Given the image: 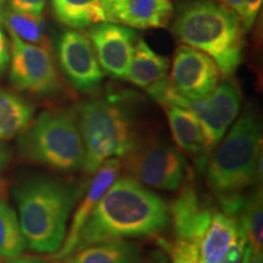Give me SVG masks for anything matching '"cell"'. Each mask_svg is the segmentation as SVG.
Listing matches in <instances>:
<instances>
[{
  "label": "cell",
  "mask_w": 263,
  "mask_h": 263,
  "mask_svg": "<svg viewBox=\"0 0 263 263\" xmlns=\"http://www.w3.org/2000/svg\"><path fill=\"white\" fill-rule=\"evenodd\" d=\"M145 263H168L166 261V258L163 257L162 255L160 254H155L153 257H150Z\"/></svg>",
  "instance_id": "obj_33"
},
{
  "label": "cell",
  "mask_w": 263,
  "mask_h": 263,
  "mask_svg": "<svg viewBox=\"0 0 263 263\" xmlns=\"http://www.w3.org/2000/svg\"><path fill=\"white\" fill-rule=\"evenodd\" d=\"M65 263H145L141 249L128 240L99 242L76 251Z\"/></svg>",
  "instance_id": "obj_19"
},
{
  "label": "cell",
  "mask_w": 263,
  "mask_h": 263,
  "mask_svg": "<svg viewBox=\"0 0 263 263\" xmlns=\"http://www.w3.org/2000/svg\"><path fill=\"white\" fill-rule=\"evenodd\" d=\"M82 188L52 177H33L12 190L26 246L38 254L54 255L67 233V222Z\"/></svg>",
  "instance_id": "obj_3"
},
{
  "label": "cell",
  "mask_w": 263,
  "mask_h": 263,
  "mask_svg": "<svg viewBox=\"0 0 263 263\" xmlns=\"http://www.w3.org/2000/svg\"><path fill=\"white\" fill-rule=\"evenodd\" d=\"M168 226V207L157 194L132 177L116 178L84 224L76 251L111 240L157 235Z\"/></svg>",
  "instance_id": "obj_1"
},
{
  "label": "cell",
  "mask_w": 263,
  "mask_h": 263,
  "mask_svg": "<svg viewBox=\"0 0 263 263\" xmlns=\"http://www.w3.org/2000/svg\"><path fill=\"white\" fill-rule=\"evenodd\" d=\"M246 244L252 251L262 252L263 250V206L262 190L257 189L248 194L241 209L236 216Z\"/></svg>",
  "instance_id": "obj_22"
},
{
  "label": "cell",
  "mask_w": 263,
  "mask_h": 263,
  "mask_svg": "<svg viewBox=\"0 0 263 263\" xmlns=\"http://www.w3.org/2000/svg\"><path fill=\"white\" fill-rule=\"evenodd\" d=\"M261 121L248 110L219 141L207 166V182L222 212L238 216L248 190L261 179Z\"/></svg>",
  "instance_id": "obj_2"
},
{
  "label": "cell",
  "mask_w": 263,
  "mask_h": 263,
  "mask_svg": "<svg viewBox=\"0 0 263 263\" xmlns=\"http://www.w3.org/2000/svg\"><path fill=\"white\" fill-rule=\"evenodd\" d=\"M24 159L64 173L83 170L84 146L74 111L49 110L20 133Z\"/></svg>",
  "instance_id": "obj_6"
},
{
  "label": "cell",
  "mask_w": 263,
  "mask_h": 263,
  "mask_svg": "<svg viewBox=\"0 0 263 263\" xmlns=\"http://www.w3.org/2000/svg\"><path fill=\"white\" fill-rule=\"evenodd\" d=\"M0 263H2V258H0Z\"/></svg>",
  "instance_id": "obj_36"
},
{
  "label": "cell",
  "mask_w": 263,
  "mask_h": 263,
  "mask_svg": "<svg viewBox=\"0 0 263 263\" xmlns=\"http://www.w3.org/2000/svg\"><path fill=\"white\" fill-rule=\"evenodd\" d=\"M221 71L209 55L199 49L180 45L174 54L170 83L180 97L200 100L219 83Z\"/></svg>",
  "instance_id": "obj_11"
},
{
  "label": "cell",
  "mask_w": 263,
  "mask_h": 263,
  "mask_svg": "<svg viewBox=\"0 0 263 263\" xmlns=\"http://www.w3.org/2000/svg\"><path fill=\"white\" fill-rule=\"evenodd\" d=\"M173 32L185 45L205 52L226 77L234 74L244 54V28L234 12L211 0L182 5Z\"/></svg>",
  "instance_id": "obj_5"
},
{
  "label": "cell",
  "mask_w": 263,
  "mask_h": 263,
  "mask_svg": "<svg viewBox=\"0 0 263 263\" xmlns=\"http://www.w3.org/2000/svg\"><path fill=\"white\" fill-rule=\"evenodd\" d=\"M199 263H206V262H202V261H200V262H199Z\"/></svg>",
  "instance_id": "obj_35"
},
{
  "label": "cell",
  "mask_w": 263,
  "mask_h": 263,
  "mask_svg": "<svg viewBox=\"0 0 263 263\" xmlns=\"http://www.w3.org/2000/svg\"><path fill=\"white\" fill-rule=\"evenodd\" d=\"M241 236L244 234L236 217L222 211L213 212L211 223L200 242L201 261L219 263Z\"/></svg>",
  "instance_id": "obj_17"
},
{
  "label": "cell",
  "mask_w": 263,
  "mask_h": 263,
  "mask_svg": "<svg viewBox=\"0 0 263 263\" xmlns=\"http://www.w3.org/2000/svg\"><path fill=\"white\" fill-rule=\"evenodd\" d=\"M262 3L263 0H245L244 10H242L241 18H240L244 31H250L255 25L256 18L261 11Z\"/></svg>",
  "instance_id": "obj_27"
},
{
  "label": "cell",
  "mask_w": 263,
  "mask_h": 263,
  "mask_svg": "<svg viewBox=\"0 0 263 263\" xmlns=\"http://www.w3.org/2000/svg\"><path fill=\"white\" fill-rule=\"evenodd\" d=\"M51 6L58 21L72 29L106 22L104 0H51Z\"/></svg>",
  "instance_id": "obj_20"
},
{
  "label": "cell",
  "mask_w": 263,
  "mask_h": 263,
  "mask_svg": "<svg viewBox=\"0 0 263 263\" xmlns=\"http://www.w3.org/2000/svg\"><path fill=\"white\" fill-rule=\"evenodd\" d=\"M163 107L174 143L183 153L193 156L199 162L200 168H203L210 150L195 115L186 108L174 105H164Z\"/></svg>",
  "instance_id": "obj_16"
},
{
  "label": "cell",
  "mask_w": 263,
  "mask_h": 263,
  "mask_svg": "<svg viewBox=\"0 0 263 263\" xmlns=\"http://www.w3.org/2000/svg\"><path fill=\"white\" fill-rule=\"evenodd\" d=\"M33 106L26 99L10 90L0 89V139L22 133L32 122Z\"/></svg>",
  "instance_id": "obj_21"
},
{
  "label": "cell",
  "mask_w": 263,
  "mask_h": 263,
  "mask_svg": "<svg viewBox=\"0 0 263 263\" xmlns=\"http://www.w3.org/2000/svg\"><path fill=\"white\" fill-rule=\"evenodd\" d=\"M26 248L17 213L5 200H0V258L18 257Z\"/></svg>",
  "instance_id": "obj_23"
},
{
  "label": "cell",
  "mask_w": 263,
  "mask_h": 263,
  "mask_svg": "<svg viewBox=\"0 0 263 263\" xmlns=\"http://www.w3.org/2000/svg\"><path fill=\"white\" fill-rule=\"evenodd\" d=\"M10 61V51L8 47V41H6L5 34L0 28V72H2Z\"/></svg>",
  "instance_id": "obj_28"
},
{
  "label": "cell",
  "mask_w": 263,
  "mask_h": 263,
  "mask_svg": "<svg viewBox=\"0 0 263 263\" xmlns=\"http://www.w3.org/2000/svg\"><path fill=\"white\" fill-rule=\"evenodd\" d=\"M168 59L159 55L150 45L139 38L134 47L133 58L126 80L143 89H150L154 85L168 78Z\"/></svg>",
  "instance_id": "obj_18"
},
{
  "label": "cell",
  "mask_w": 263,
  "mask_h": 263,
  "mask_svg": "<svg viewBox=\"0 0 263 263\" xmlns=\"http://www.w3.org/2000/svg\"><path fill=\"white\" fill-rule=\"evenodd\" d=\"M170 255L171 263H199L201 261L200 242L176 240L170 245Z\"/></svg>",
  "instance_id": "obj_25"
},
{
  "label": "cell",
  "mask_w": 263,
  "mask_h": 263,
  "mask_svg": "<svg viewBox=\"0 0 263 263\" xmlns=\"http://www.w3.org/2000/svg\"><path fill=\"white\" fill-rule=\"evenodd\" d=\"M47 0H6L9 9L24 14L42 15Z\"/></svg>",
  "instance_id": "obj_26"
},
{
  "label": "cell",
  "mask_w": 263,
  "mask_h": 263,
  "mask_svg": "<svg viewBox=\"0 0 263 263\" xmlns=\"http://www.w3.org/2000/svg\"><path fill=\"white\" fill-rule=\"evenodd\" d=\"M222 2L226 8H228L230 11L234 12L239 18H241L245 0H222Z\"/></svg>",
  "instance_id": "obj_30"
},
{
  "label": "cell",
  "mask_w": 263,
  "mask_h": 263,
  "mask_svg": "<svg viewBox=\"0 0 263 263\" xmlns=\"http://www.w3.org/2000/svg\"><path fill=\"white\" fill-rule=\"evenodd\" d=\"M179 195L168 207L170 223H172L176 240L201 242L213 212L197 190L186 182Z\"/></svg>",
  "instance_id": "obj_13"
},
{
  "label": "cell",
  "mask_w": 263,
  "mask_h": 263,
  "mask_svg": "<svg viewBox=\"0 0 263 263\" xmlns=\"http://www.w3.org/2000/svg\"><path fill=\"white\" fill-rule=\"evenodd\" d=\"M87 37L93 45L101 70L118 80H126L138 41L136 31L112 22L91 26Z\"/></svg>",
  "instance_id": "obj_12"
},
{
  "label": "cell",
  "mask_w": 263,
  "mask_h": 263,
  "mask_svg": "<svg viewBox=\"0 0 263 263\" xmlns=\"http://www.w3.org/2000/svg\"><path fill=\"white\" fill-rule=\"evenodd\" d=\"M107 22L129 28L167 27L173 12L170 0H104Z\"/></svg>",
  "instance_id": "obj_14"
},
{
  "label": "cell",
  "mask_w": 263,
  "mask_h": 263,
  "mask_svg": "<svg viewBox=\"0 0 263 263\" xmlns=\"http://www.w3.org/2000/svg\"><path fill=\"white\" fill-rule=\"evenodd\" d=\"M6 195V183L3 179H0V200H4Z\"/></svg>",
  "instance_id": "obj_34"
},
{
  "label": "cell",
  "mask_w": 263,
  "mask_h": 263,
  "mask_svg": "<svg viewBox=\"0 0 263 263\" xmlns=\"http://www.w3.org/2000/svg\"><path fill=\"white\" fill-rule=\"evenodd\" d=\"M121 168V162L118 159L108 160L105 162L103 166L95 172L94 179L91 180L90 185L88 186L87 193H85L84 197H82L80 205L77 206L76 211L73 213V219H72L70 229L66 233L65 240L62 242L61 248L59 249L58 252L54 254L55 259H60V261H65L66 258L70 257L71 255L74 254L77 250L78 239H80V234L83 229L85 223L94 211L95 206L104 193L108 189V186L115 182L117 178L118 172Z\"/></svg>",
  "instance_id": "obj_15"
},
{
  "label": "cell",
  "mask_w": 263,
  "mask_h": 263,
  "mask_svg": "<svg viewBox=\"0 0 263 263\" xmlns=\"http://www.w3.org/2000/svg\"><path fill=\"white\" fill-rule=\"evenodd\" d=\"M126 157V168L130 177L145 186L177 192L189 180L188 161L167 141L140 143Z\"/></svg>",
  "instance_id": "obj_8"
},
{
  "label": "cell",
  "mask_w": 263,
  "mask_h": 263,
  "mask_svg": "<svg viewBox=\"0 0 263 263\" xmlns=\"http://www.w3.org/2000/svg\"><path fill=\"white\" fill-rule=\"evenodd\" d=\"M57 57L61 72L76 90L89 93L103 82L104 72L89 38L83 33L76 29L62 33L57 42Z\"/></svg>",
  "instance_id": "obj_10"
},
{
  "label": "cell",
  "mask_w": 263,
  "mask_h": 263,
  "mask_svg": "<svg viewBox=\"0 0 263 263\" xmlns=\"http://www.w3.org/2000/svg\"><path fill=\"white\" fill-rule=\"evenodd\" d=\"M2 20L9 32L14 33L22 41L37 45H47L45 24L42 15L24 14V12L4 10Z\"/></svg>",
  "instance_id": "obj_24"
},
{
  "label": "cell",
  "mask_w": 263,
  "mask_h": 263,
  "mask_svg": "<svg viewBox=\"0 0 263 263\" xmlns=\"http://www.w3.org/2000/svg\"><path fill=\"white\" fill-rule=\"evenodd\" d=\"M8 263H48V262L43 258L32 257V256H27V257H21V256H18V257L12 258L11 261Z\"/></svg>",
  "instance_id": "obj_32"
},
{
  "label": "cell",
  "mask_w": 263,
  "mask_h": 263,
  "mask_svg": "<svg viewBox=\"0 0 263 263\" xmlns=\"http://www.w3.org/2000/svg\"><path fill=\"white\" fill-rule=\"evenodd\" d=\"M10 81L20 90L34 95H52L61 89L54 58L47 45L31 44L10 32Z\"/></svg>",
  "instance_id": "obj_9"
},
{
  "label": "cell",
  "mask_w": 263,
  "mask_h": 263,
  "mask_svg": "<svg viewBox=\"0 0 263 263\" xmlns=\"http://www.w3.org/2000/svg\"><path fill=\"white\" fill-rule=\"evenodd\" d=\"M10 160H11L10 149L3 143V141H0V173L6 170V167H8L10 163Z\"/></svg>",
  "instance_id": "obj_31"
},
{
  "label": "cell",
  "mask_w": 263,
  "mask_h": 263,
  "mask_svg": "<svg viewBox=\"0 0 263 263\" xmlns=\"http://www.w3.org/2000/svg\"><path fill=\"white\" fill-rule=\"evenodd\" d=\"M146 91L162 106L174 105L192 111L202 128L210 151L215 149L224 138L227 130L240 112L241 98L239 89L228 80L218 83L211 94L200 100H188L180 97L172 88L168 78Z\"/></svg>",
  "instance_id": "obj_7"
},
{
  "label": "cell",
  "mask_w": 263,
  "mask_h": 263,
  "mask_svg": "<svg viewBox=\"0 0 263 263\" xmlns=\"http://www.w3.org/2000/svg\"><path fill=\"white\" fill-rule=\"evenodd\" d=\"M241 263H263L262 252L252 251L251 248L246 244L244 249V255H242Z\"/></svg>",
  "instance_id": "obj_29"
},
{
  "label": "cell",
  "mask_w": 263,
  "mask_h": 263,
  "mask_svg": "<svg viewBox=\"0 0 263 263\" xmlns=\"http://www.w3.org/2000/svg\"><path fill=\"white\" fill-rule=\"evenodd\" d=\"M130 100V94L114 93L73 110L84 146L83 170L88 174L108 160L128 156L141 143Z\"/></svg>",
  "instance_id": "obj_4"
}]
</instances>
